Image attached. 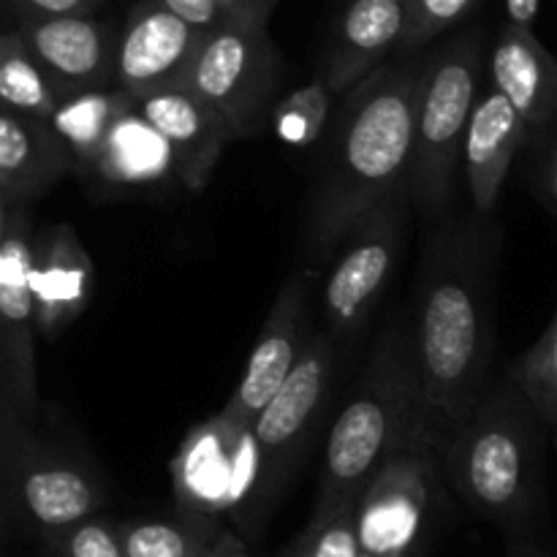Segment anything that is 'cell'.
<instances>
[{
  "label": "cell",
  "instance_id": "cell-38",
  "mask_svg": "<svg viewBox=\"0 0 557 557\" xmlns=\"http://www.w3.org/2000/svg\"><path fill=\"white\" fill-rule=\"evenodd\" d=\"M555 435H557V428H555Z\"/></svg>",
  "mask_w": 557,
  "mask_h": 557
},
{
  "label": "cell",
  "instance_id": "cell-28",
  "mask_svg": "<svg viewBox=\"0 0 557 557\" xmlns=\"http://www.w3.org/2000/svg\"><path fill=\"white\" fill-rule=\"evenodd\" d=\"M277 557H362L357 536V504L310 515L308 528Z\"/></svg>",
  "mask_w": 557,
  "mask_h": 557
},
{
  "label": "cell",
  "instance_id": "cell-14",
  "mask_svg": "<svg viewBox=\"0 0 557 557\" xmlns=\"http://www.w3.org/2000/svg\"><path fill=\"white\" fill-rule=\"evenodd\" d=\"M207 36L158 0H139L120 30L117 87L136 101L185 87Z\"/></svg>",
  "mask_w": 557,
  "mask_h": 557
},
{
  "label": "cell",
  "instance_id": "cell-32",
  "mask_svg": "<svg viewBox=\"0 0 557 557\" xmlns=\"http://www.w3.org/2000/svg\"><path fill=\"white\" fill-rule=\"evenodd\" d=\"M103 0H5L11 11L27 20H60V16H92Z\"/></svg>",
  "mask_w": 557,
  "mask_h": 557
},
{
  "label": "cell",
  "instance_id": "cell-6",
  "mask_svg": "<svg viewBox=\"0 0 557 557\" xmlns=\"http://www.w3.org/2000/svg\"><path fill=\"white\" fill-rule=\"evenodd\" d=\"M0 484L5 522L16 520L44 542L96 517L107 500L101 479L85 460L38 444L25 428H0Z\"/></svg>",
  "mask_w": 557,
  "mask_h": 557
},
{
  "label": "cell",
  "instance_id": "cell-26",
  "mask_svg": "<svg viewBox=\"0 0 557 557\" xmlns=\"http://www.w3.org/2000/svg\"><path fill=\"white\" fill-rule=\"evenodd\" d=\"M335 92L315 76L308 85L297 87L272 109V128L277 139L288 147H310L324 139L335 114Z\"/></svg>",
  "mask_w": 557,
  "mask_h": 557
},
{
  "label": "cell",
  "instance_id": "cell-35",
  "mask_svg": "<svg viewBox=\"0 0 557 557\" xmlns=\"http://www.w3.org/2000/svg\"><path fill=\"white\" fill-rule=\"evenodd\" d=\"M539 11H542V0H506V14H509L511 25L517 27H528L531 30Z\"/></svg>",
  "mask_w": 557,
  "mask_h": 557
},
{
  "label": "cell",
  "instance_id": "cell-24",
  "mask_svg": "<svg viewBox=\"0 0 557 557\" xmlns=\"http://www.w3.org/2000/svg\"><path fill=\"white\" fill-rule=\"evenodd\" d=\"M223 525L215 517L177 511L161 520H128L120 522V542L125 557H199L218 539Z\"/></svg>",
  "mask_w": 557,
  "mask_h": 557
},
{
  "label": "cell",
  "instance_id": "cell-18",
  "mask_svg": "<svg viewBox=\"0 0 557 557\" xmlns=\"http://www.w3.org/2000/svg\"><path fill=\"white\" fill-rule=\"evenodd\" d=\"M71 172L74 152L49 120L0 109V207H30Z\"/></svg>",
  "mask_w": 557,
  "mask_h": 557
},
{
  "label": "cell",
  "instance_id": "cell-10",
  "mask_svg": "<svg viewBox=\"0 0 557 557\" xmlns=\"http://www.w3.org/2000/svg\"><path fill=\"white\" fill-rule=\"evenodd\" d=\"M277 74L281 58L267 27L223 22L207 36L185 87L226 120L234 141L253 139L275 109Z\"/></svg>",
  "mask_w": 557,
  "mask_h": 557
},
{
  "label": "cell",
  "instance_id": "cell-9",
  "mask_svg": "<svg viewBox=\"0 0 557 557\" xmlns=\"http://www.w3.org/2000/svg\"><path fill=\"white\" fill-rule=\"evenodd\" d=\"M411 207L406 180L364 212L341 243V256L324 283V319L335 341L357 335L379 308L400 259Z\"/></svg>",
  "mask_w": 557,
  "mask_h": 557
},
{
  "label": "cell",
  "instance_id": "cell-19",
  "mask_svg": "<svg viewBox=\"0 0 557 557\" xmlns=\"http://www.w3.org/2000/svg\"><path fill=\"white\" fill-rule=\"evenodd\" d=\"M139 112L169 141L177 166V180L188 190H201L232 139L226 120L188 87L158 92L139 101Z\"/></svg>",
  "mask_w": 557,
  "mask_h": 557
},
{
  "label": "cell",
  "instance_id": "cell-21",
  "mask_svg": "<svg viewBox=\"0 0 557 557\" xmlns=\"http://www.w3.org/2000/svg\"><path fill=\"white\" fill-rule=\"evenodd\" d=\"M487 79L509 98L531 134L557 114V58L528 27L509 22L498 33L490 52Z\"/></svg>",
  "mask_w": 557,
  "mask_h": 557
},
{
  "label": "cell",
  "instance_id": "cell-5",
  "mask_svg": "<svg viewBox=\"0 0 557 557\" xmlns=\"http://www.w3.org/2000/svg\"><path fill=\"white\" fill-rule=\"evenodd\" d=\"M487 63L482 41L473 33L430 52L408 172L413 207L430 223L455 215L468 125L487 85Z\"/></svg>",
  "mask_w": 557,
  "mask_h": 557
},
{
  "label": "cell",
  "instance_id": "cell-3",
  "mask_svg": "<svg viewBox=\"0 0 557 557\" xmlns=\"http://www.w3.org/2000/svg\"><path fill=\"white\" fill-rule=\"evenodd\" d=\"M544 424L515 381H495L438 451L457 498L506 536H528L547 506Z\"/></svg>",
  "mask_w": 557,
  "mask_h": 557
},
{
  "label": "cell",
  "instance_id": "cell-36",
  "mask_svg": "<svg viewBox=\"0 0 557 557\" xmlns=\"http://www.w3.org/2000/svg\"><path fill=\"white\" fill-rule=\"evenodd\" d=\"M199 557H248V553H245L243 542L226 531L215 544H212L210 549H207L205 555H199Z\"/></svg>",
  "mask_w": 557,
  "mask_h": 557
},
{
  "label": "cell",
  "instance_id": "cell-33",
  "mask_svg": "<svg viewBox=\"0 0 557 557\" xmlns=\"http://www.w3.org/2000/svg\"><path fill=\"white\" fill-rule=\"evenodd\" d=\"M158 3L166 5L180 20L201 27V30H215V27H221L226 22L218 0H158Z\"/></svg>",
  "mask_w": 557,
  "mask_h": 557
},
{
  "label": "cell",
  "instance_id": "cell-29",
  "mask_svg": "<svg viewBox=\"0 0 557 557\" xmlns=\"http://www.w3.org/2000/svg\"><path fill=\"white\" fill-rule=\"evenodd\" d=\"M476 0H406V36H403L397 58L419 54L430 41L449 30L471 11Z\"/></svg>",
  "mask_w": 557,
  "mask_h": 557
},
{
  "label": "cell",
  "instance_id": "cell-17",
  "mask_svg": "<svg viewBox=\"0 0 557 557\" xmlns=\"http://www.w3.org/2000/svg\"><path fill=\"white\" fill-rule=\"evenodd\" d=\"M96 270L71 223H52L36 234L30 267V297L38 335L54 337L74 324L92 299Z\"/></svg>",
  "mask_w": 557,
  "mask_h": 557
},
{
  "label": "cell",
  "instance_id": "cell-7",
  "mask_svg": "<svg viewBox=\"0 0 557 557\" xmlns=\"http://www.w3.org/2000/svg\"><path fill=\"white\" fill-rule=\"evenodd\" d=\"M30 207H0V428L33 430L41 403L36 379V308Z\"/></svg>",
  "mask_w": 557,
  "mask_h": 557
},
{
  "label": "cell",
  "instance_id": "cell-25",
  "mask_svg": "<svg viewBox=\"0 0 557 557\" xmlns=\"http://www.w3.org/2000/svg\"><path fill=\"white\" fill-rule=\"evenodd\" d=\"M60 101L63 96L33 58L20 33H5L0 38V109L25 117L52 120Z\"/></svg>",
  "mask_w": 557,
  "mask_h": 557
},
{
  "label": "cell",
  "instance_id": "cell-16",
  "mask_svg": "<svg viewBox=\"0 0 557 557\" xmlns=\"http://www.w3.org/2000/svg\"><path fill=\"white\" fill-rule=\"evenodd\" d=\"M406 0H348L319 63V79L335 96L368 79L400 52L406 36Z\"/></svg>",
  "mask_w": 557,
  "mask_h": 557
},
{
  "label": "cell",
  "instance_id": "cell-13",
  "mask_svg": "<svg viewBox=\"0 0 557 557\" xmlns=\"http://www.w3.org/2000/svg\"><path fill=\"white\" fill-rule=\"evenodd\" d=\"M315 270L302 267L277 292L259 337L253 343L245 373L221 413L253 424L272 397L297 370L310 343V305H313Z\"/></svg>",
  "mask_w": 557,
  "mask_h": 557
},
{
  "label": "cell",
  "instance_id": "cell-34",
  "mask_svg": "<svg viewBox=\"0 0 557 557\" xmlns=\"http://www.w3.org/2000/svg\"><path fill=\"white\" fill-rule=\"evenodd\" d=\"M226 22L248 27H267L275 0H218Z\"/></svg>",
  "mask_w": 557,
  "mask_h": 557
},
{
  "label": "cell",
  "instance_id": "cell-22",
  "mask_svg": "<svg viewBox=\"0 0 557 557\" xmlns=\"http://www.w3.org/2000/svg\"><path fill=\"white\" fill-rule=\"evenodd\" d=\"M82 177L107 190H139L161 185L169 177L177 180V166L169 141L152 128L136 103L114 123L96 163Z\"/></svg>",
  "mask_w": 557,
  "mask_h": 557
},
{
  "label": "cell",
  "instance_id": "cell-15",
  "mask_svg": "<svg viewBox=\"0 0 557 557\" xmlns=\"http://www.w3.org/2000/svg\"><path fill=\"white\" fill-rule=\"evenodd\" d=\"M16 33L63 98L117 85L120 33L107 22L96 16L27 20Z\"/></svg>",
  "mask_w": 557,
  "mask_h": 557
},
{
  "label": "cell",
  "instance_id": "cell-2",
  "mask_svg": "<svg viewBox=\"0 0 557 557\" xmlns=\"http://www.w3.org/2000/svg\"><path fill=\"white\" fill-rule=\"evenodd\" d=\"M428 54L392 58L343 96L321 139L299 232V259H332L354 223L406 183Z\"/></svg>",
  "mask_w": 557,
  "mask_h": 557
},
{
  "label": "cell",
  "instance_id": "cell-37",
  "mask_svg": "<svg viewBox=\"0 0 557 557\" xmlns=\"http://www.w3.org/2000/svg\"><path fill=\"white\" fill-rule=\"evenodd\" d=\"M509 557H549L542 549L533 547L528 536H509Z\"/></svg>",
  "mask_w": 557,
  "mask_h": 557
},
{
  "label": "cell",
  "instance_id": "cell-39",
  "mask_svg": "<svg viewBox=\"0 0 557 557\" xmlns=\"http://www.w3.org/2000/svg\"><path fill=\"white\" fill-rule=\"evenodd\" d=\"M362 557H370V555H362Z\"/></svg>",
  "mask_w": 557,
  "mask_h": 557
},
{
  "label": "cell",
  "instance_id": "cell-20",
  "mask_svg": "<svg viewBox=\"0 0 557 557\" xmlns=\"http://www.w3.org/2000/svg\"><path fill=\"white\" fill-rule=\"evenodd\" d=\"M531 139L533 134L520 112L487 79L468 125L466 158H462V174L471 190L473 210L482 215H495L511 163L520 150H528Z\"/></svg>",
  "mask_w": 557,
  "mask_h": 557
},
{
  "label": "cell",
  "instance_id": "cell-31",
  "mask_svg": "<svg viewBox=\"0 0 557 557\" xmlns=\"http://www.w3.org/2000/svg\"><path fill=\"white\" fill-rule=\"evenodd\" d=\"M528 150H531L533 190L557 221V114L533 134Z\"/></svg>",
  "mask_w": 557,
  "mask_h": 557
},
{
  "label": "cell",
  "instance_id": "cell-12",
  "mask_svg": "<svg viewBox=\"0 0 557 557\" xmlns=\"http://www.w3.org/2000/svg\"><path fill=\"white\" fill-rule=\"evenodd\" d=\"M444 479L438 451L430 441L403 446L357 500V536L362 555L413 557L438 482Z\"/></svg>",
  "mask_w": 557,
  "mask_h": 557
},
{
  "label": "cell",
  "instance_id": "cell-23",
  "mask_svg": "<svg viewBox=\"0 0 557 557\" xmlns=\"http://www.w3.org/2000/svg\"><path fill=\"white\" fill-rule=\"evenodd\" d=\"M136 103L139 101L131 98L125 90H120L117 85L103 87V90L79 92V96H71L60 101L58 112L52 114L49 123L69 141L71 152H74L76 172L85 174L96 163L109 131Z\"/></svg>",
  "mask_w": 557,
  "mask_h": 557
},
{
  "label": "cell",
  "instance_id": "cell-4",
  "mask_svg": "<svg viewBox=\"0 0 557 557\" xmlns=\"http://www.w3.org/2000/svg\"><path fill=\"white\" fill-rule=\"evenodd\" d=\"M413 438H424L419 375L411 319L397 313L381 330L357 392L332 424L313 515L357 504L381 468Z\"/></svg>",
  "mask_w": 557,
  "mask_h": 557
},
{
  "label": "cell",
  "instance_id": "cell-8",
  "mask_svg": "<svg viewBox=\"0 0 557 557\" xmlns=\"http://www.w3.org/2000/svg\"><path fill=\"white\" fill-rule=\"evenodd\" d=\"M261 455L253 424L218 411L185 435L172 460L180 511L205 517H253L259 504Z\"/></svg>",
  "mask_w": 557,
  "mask_h": 557
},
{
  "label": "cell",
  "instance_id": "cell-11",
  "mask_svg": "<svg viewBox=\"0 0 557 557\" xmlns=\"http://www.w3.org/2000/svg\"><path fill=\"white\" fill-rule=\"evenodd\" d=\"M337 341L330 332H313L292 379L283 384L253 422L261 455V484L256 520L267 515L302 462L308 441L330 400L335 379Z\"/></svg>",
  "mask_w": 557,
  "mask_h": 557
},
{
  "label": "cell",
  "instance_id": "cell-30",
  "mask_svg": "<svg viewBox=\"0 0 557 557\" xmlns=\"http://www.w3.org/2000/svg\"><path fill=\"white\" fill-rule=\"evenodd\" d=\"M52 557H125L123 542H120V522L90 517L69 531L54 533L47 539Z\"/></svg>",
  "mask_w": 557,
  "mask_h": 557
},
{
  "label": "cell",
  "instance_id": "cell-27",
  "mask_svg": "<svg viewBox=\"0 0 557 557\" xmlns=\"http://www.w3.org/2000/svg\"><path fill=\"white\" fill-rule=\"evenodd\" d=\"M511 381L533 403L544 422L557 428V310L531 351L511 368Z\"/></svg>",
  "mask_w": 557,
  "mask_h": 557
},
{
  "label": "cell",
  "instance_id": "cell-1",
  "mask_svg": "<svg viewBox=\"0 0 557 557\" xmlns=\"http://www.w3.org/2000/svg\"><path fill=\"white\" fill-rule=\"evenodd\" d=\"M504 226L466 212L424 234L411 346L419 375L424 438L441 451L457 424L487 395L493 362Z\"/></svg>",
  "mask_w": 557,
  "mask_h": 557
}]
</instances>
